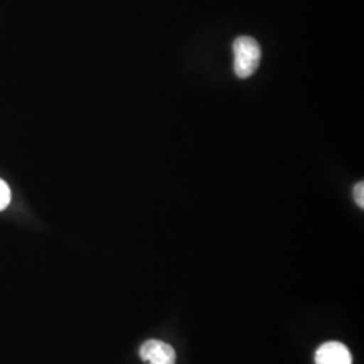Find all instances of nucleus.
<instances>
[{
    "instance_id": "7ed1b4c3",
    "label": "nucleus",
    "mask_w": 364,
    "mask_h": 364,
    "mask_svg": "<svg viewBox=\"0 0 364 364\" xmlns=\"http://www.w3.org/2000/svg\"><path fill=\"white\" fill-rule=\"evenodd\" d=\"M316 364H352L350 350L338 341H328L316 351Z\"/></svg>"
},
{
    "instance_id": "f257e3e1",
    "label": "nucleus",
    "mask_w": 364,
    "mask_h": 364,
    "mask_svg": "<svg viewBox=\"0 0 364 364\" xmlns=\"http://www.w3.org/2000/svg\"><path fill=\"white\" fill-rule=\"evenodd\" d=\"M232 49L235 75L239 78L251 77L259 66L262 57L259 43L251 37H237Z\"/></svg>"
},
{
    "instance_id": "39448f33",
    "label": "nucleus",
    "mask_w": 364,
    "mask_h": 364,
    "mask_svg": "<svg viewBox=\"0 0 364 364\" xmlns=\"http://www.w3.org/2000/svg\"><path fill=\"white\" fill-rule=\"evenodd\" d=\"M353 198H355V203L360 207L364 208V182H358L353 188Z\"/></svg>"
},
{
    "instance_id": "20e7f679",
    "label": "nucleus",
    "mask_w": 364,
    "mask_h": 364,
    "mask_svg": "<svg viewBox=\"0 0 364 364\" xmlns=\"http://www.w3.org/2000/svg\"><path fill=\"white\" fill-rule=\"evenodd\" d=\"M11 200V191L9 185L3 180H0V210L6 208Z\"/></svg>"
},
{
    "instance_id": "f03ea898",
    "label": "nucleus",
    "mask_w": 364,
    "mask_h": 364,
    "mask_svg": "<svg viewBox=\"0 0 364 364\" xmlns=\"http://www.w3.org/2000/svg\"><path fill=\"white\" fill-rule=\"evenodd\" d=\"M141 359L149 364H176L174 348L161 340H147L139 350Z\"/></svg>"
}]
</instances>
